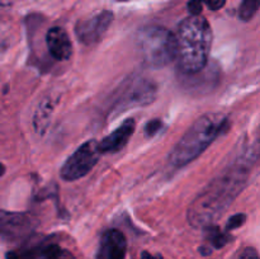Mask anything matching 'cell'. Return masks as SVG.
Wrapping results in <instances>:
<instances>
[{"label": "cell", "instance_id": "cell-1", "mask_svg": "<svg viewBox=\"0 0 260 259\" xmlns=\"http://www.w3.org/2000/svg\"><path fill=\"white\" fill-rule=\"evenodd\" d=\"M249 164L238 160L231 168L221 173L196 198L188 210V220L192 226L212 225L245 187Z\"/></svg>", "mask_w": 260, "mask_h": 259}, {"label": "cell", "instance_id": "cell-2", "mask_svg": "<svg viewBox=\"0 0 260 259\" xmlns=\"http://www.w3.org/2000/svg\"><path fill=\"white\" fill-rule=\"evenodd\" d=\"M178 66L185 75L202 71L208 63L212 29L206 18L190 15L178 28Z\"/></svg>", "mask_w": 260, "mask_h": 259}, {"label": "cell", "instance_id": "cell-3", "mask_svg": "<svg viewBox=\"0 0 260 259\" xmlns=\"http://www.w3.org/2000/svg\"><path fill=\"white\" fill-rule=\"evenodd\" d=\"M228 124V117L222 113L201 116L173 147L169 156L170 163L177 168L189 164L225 132Z\"/></svg>", "mask_w": 260, "mask_h": 259}, {"label": "cell", "instance_id": "cell-4", "mask_svg": "<svg viewBox=\"0 0 260 259\" xmlns=\"http://www.w3.org/2000/svg\"><path fill=\"white\" fill-rule=\"evenodd\" d=\"M137 47L142 61L154 69L169 65L178 56L177 36L167 28L156 25L145 27L140 30Z\"/></svg>", "mask_w": 260, "mask_h": 259}, {"label": "cell", "instance_id": "cell-5", "mask_svg": "<svg viewBox=\"0 0 260 259\" xmlns=\"http://www.w3.org/2000/svg\"><path fill=\"white\" fill-rule=\"evenodd\" d=\"M101 146L95 140H89L78 147L61 167L60 175L66 182H74L85 177L101 157Z\"/></svg>", "mask_w": 260, "mask_h": 259}, {"label": "cell", "instance_id": "cell-6", "mask_svg": "<svg viewBox=\"0 0 260 259\" xmlns=\"http://www.w3.org/2000/svg\"><path fill=\"white\" fill-rule=\"evenodd\" d=\"M156 93L157 86L154 81L146 78L135 79L117 98V101L112 106L111 112L113 114H119L132 107L147 106L155 101Z\"/></svg>", "mask_w": 260, "mask_h": 259}, {"label": "cell", "instance_id": "cell-7", "mask_svg": "<svg viewBox=\"0 0 260 259\" xmlns=\"http://www.w3.org/2000/svg\"><path fill=\"white\" fill-rule=\"evenodd\" d=\"M113 20V13L109 10L98 13L88 19L80 20L75 27V35L81 43L91 46L98 43Z\"/></svg>", "mask_w": 260, "mask_h": 259}, {"label": "cell", "instance_id": "cell-8", "mask_svg": "<svg viewBox=\"0 0 260 259\" xmlns=\"http://www.w3.org/2000/svg\"><path fill=\"white\" fill-rule=\"evenodd\" d=\"M127 241L119 230L112 229L102 236L98 259H123L126 255Z\"/></svg>", "mask_w": 260, "mask_h": 259}, {"label": "cell", "instance_id": "cell-9", "mask_svg": "<svg viewBox=\"0 0 260 259\" xmlns=\"http://www.w3.org/2000/svg\"><path fill=\"white\" fill-rule=\"evenodd\" d=\"M135 127H136L135 119L128 118L126 119L118 128L114 130V131L112 132V134H109L107 137H104V139L99 142L102 154H114V152L121 151V150L127 145L129 137L134 135Z\"/></svg>", "mask_w": 260, "mask_h": 259}, {"label": "cell", "instance_id": "cell-10", "mask_svg": "<svg viewBox=\"0 0 260 259\" xmlns=\"http://www.w3.org/2000/svg\"><path fill=\"white\" fill-rule=\"evenodd\" d=\"M46 43L51 56L55 60L66 61L73 55V45L66 30L61 27H52L46 36Z\"/></svg>", "mask_w": 260, "mask_h": 259}, {"label": "cell", "instance_id": "cell-11", "mask_svg": "<svg viewBox=\"0 0 260 259\" xmlns=\"http://www.w3.org/2000/svg\"><path fill=\"white\" fill-rule=\"evenodd\" d=\"M7 259H73V255L56 244H48L29 250L9 251Z\"/></svg>", "mask_w": 260, "mask_h": 259}, {"label": "cell", "instance_id": "cell-12", "mask_svg": "<svg viewBox=\"0 0 260 259\" xmlns=\"http://www.w3.org/2000/svg\"><path fill=\"white\" fill-rule=\"evenodd\" d=\"M32 229V220L25 213L2 212V231L4 236L15 238L28 233Z\"/></svg>", "mask_w": 260, "mask_h": 259}, {"label": "cell", "instance_id": "cell-13", "mask_svg": "<svg viewBox=\"0 0 260 259\" xmlns=\"http://www.w3.org/2000/svg\"><path fill=\"white\" fill-rule=\"evenodd\" d=\"M56 103H57V99L53 98L52 95H48L43 98L38 104L35 116H33V126L38 134H43L50 124Z\"/></svg>", "mask_w": 260, "mask_h": 259}, {"label": "cell", "instance_id": "cell-14", "mask_svg": "<svg viewBox=\"0 0 260 259\" xmlns=\"http://www.w3.org/2000/svg\"><path fill=\"white\" fill-rule=\"evenodd\" d=\"M207 238L216 249H221L222 246H225L231 239L229 234L222 233V231H220V229L213 225L208 226Z\"/></svg>", "mask_w": 260, "mask_h": 259}, {"label": "cell", "instance_id": "cell-15", "mask_svg": "<svg viewBox=\"0 0 260 259\" xmlns=\"http://www.w3.org/2000/svg\"><path fill=\"white\" fill-rule=\"evenodd\" d=\"M260 8V0H243L239 8V17L241 20H250Z\"/></svg>", "mask_w": 260, "mask_h": 259}, {"label": "cell", "instance_id": "cell-16", "mask_svg": "<svg viewBox=\"0 0 260 259\" xmlns=\"http://www.w3.org/2000/svg\"><path fill=\"white\" fill-rule=\"evenodd\" d=\"M246 216L244 213H236V215L231 216L229 218L228 223H226V230H235V229H239L240 226H243L245 223Z\"/></svg>", "mask_w": 260, "mask_h": 259}, {"label": "cell", "instance_id": "cell-17", "mask_svg": "<svg viewBox=\"0 0 260 259\" xmlns=\"http://www.w3.org/2000/svg\"><path fill=\"white\" fill-rule=\"evenodd\" d=\"M162 127V121L159 118L151 119L150 122H147L146 126H145V135L147 137H152L157 134V132L161 130Z\"/></svg>", "mask_w": 260, "mask_h": 259}, {"label": "cell", "instance_id": "cell-18", "mask_svg": "<svg viewBox=\"0 0 260 259\" xmlns=\"http://www.w3.org/2000/svg\"><path fill=\"white\" fill-rule=\"evenodd\" d=\"M203 0H189L188 3V10L192 15H201L203 8Z\"/></svg>", "mask_w": 260, "mask_h": 259}, {"label": "cell", "instance_id": "cell-19", "mask_svg": "<svg viewBox=\"0 0 260 259\" xmlns=\"http://www.w3.org/2000/svg\"><path fill=\"white\" fill-rule=\"evenodd\" d=\"M241 259H260V256H259L258 251H256L255 249L246 248L245 250H244Z\"/></svg>", "mask_w": 260, "mask_h": 259}, {"label": "cell", "instance_id": "cell-20", "mask_svg": "<svg viewBox=\"0 0 260 259\" xmlns=\"http://www.w3.org/2000/svg\"><path fill=\"white\" fill-rule=\"evenodd\" d=\"M206 4L211 10H218L226 4V0H207Z\"/></svg>", "mask_w": 260, "mask_h": 259}, {"label": "cell", "instance_id": "cell-21", "mask_svg": "<svg viewBox=\"0 0 260 259\" xmlns=\"http://www.w3.org/2000/svg\"><path fill=\"white\" fill-rule=\"evenodd\" d=\"M141 259H162V256L159 255V254L156 256H152L149 251H142Z\"/></svg>", "mask_w": 260, "mask_h": 259}]
</instances>
